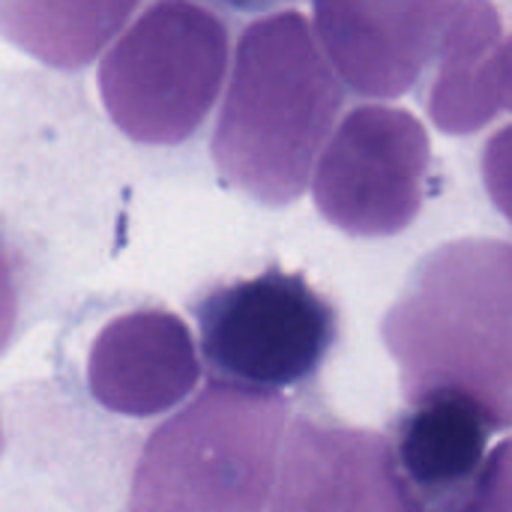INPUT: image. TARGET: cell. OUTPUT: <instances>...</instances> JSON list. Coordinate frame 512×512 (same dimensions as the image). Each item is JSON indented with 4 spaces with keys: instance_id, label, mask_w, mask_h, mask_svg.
I'll use <instances>...</instances> for the list:
<instances>
[{
    "instance_id": "cell-1",
    "label": "cell",
    "mask_w": 512,
    "mask_h": 512,
    "mask_svg": "<svg viewBox=\"0 0 512 512\" xmlns=\"http://www.w3.org/2000/svg\"><path fill=\"white\" fill-rule=\"evenodd\" d=\"M408 405L462 396L512 429V243L453 240L417 261L381 321Z\"/></svg>"
},
{
    "instance_id": "cell-2",
    "label": "cell",
    "mask_w": 512,
    "mask_h": 512,
    "mask_svg": "<svg viewBox=\"0 0 512 512\" xmlns=\"http://www.w3.org/2000/svg\"><path fill=\"white\" fill-rule=\"evenodd\" d=\"M342 102V81L303 12L252 18L237 39L210 141L219 177L267 207L297 201L315 177Z\"/></svg>"
},
{
    "instance_id": "cell-3",
    "label": "cell",
    "mask_w": 512,
    "mask_h": 512,
    "mask_svg": "<svg viewBox=\"0 0 512 512\" xmlns=\"http://www.w3.org/2000/svg\"><path fill=\"white\" fill-rule=\"evenodd\" d=\"M285 435V396L213 381L147 438L126 512H267Z\"/></svg>"
},
{
    "instance_id": "cell-4",
    "label": "cell",
    "mask_w": 512,
    "mask_h": 512,
    "mask_svg": "<svg viewBox=\"0 0 512 512\" xmlns=\"http://www.w3.org/2000/svg\"><path fill=\"white\" fill-rule=\"evenodd\" d=\"M228 57L231 27L219 9L192 0L150 3L99 66L102 105L138 144H183L213 111Z\"/></svg>"
},
{
    "instance_id": "cell-5",
    "label": "cell",
    "mask_w": 512,
    "mask_h": 512,
    "mask_svg": "<svg viewBox=\"0 0 512 512\" xmlns=\"http://www.w3.org/2000/svg\"><path fill=\"white\" fill-rule=\"evenodd\" d=\"M195 321L216 381L255 393L312 381L339 339L336 306L303 273L279 267L210 288Z\"/></svg>"
},
{
    "instance_id": "cell-6",
    "label": "cell",
    "mask_w": 512,
    "mask_h": 512,
    "mask_svg": "<svg viewBox=\"0 0 512 512\" xmlns=\"http://www.w3.org/2000/svg\"><path fill=\"white\" fill-rule=\"evenodd\" d=\"M432 174L426 126L405 108L360 105L336 123L312 177L318 213L351 237L402 234Z\"/></svg>"
},
{
    "instance_id": "cell-7",
    "label": "cell",
    "mask_w": 512,
    "mask_h": 512,
    "mask_svg": "<svg viewBox=\"0 0 512 512\" xmlns=\"http://www.w3.org/2000/svg\"><path fill=\"white\" fill-rule=\"evenodd\" d=\"M267 512H426L393 441L300 417L288 426Z\"/></svg>"
},
{
    "instance_id": "cell-8",
    "label": "cell",
    "mask_w": 512,
    "mask_h": 512,
    "mask_svg": "<svg viewBox=\"0 0 512 512\" xmlns=\"http://www.w3.org/2000/svg\"><path fill=\"white\" fill-rule=\"evenodd\" d=\"M459 0H318L315 36L336 78L357 96H405L438 57Z\"/></svg>"
},
{
    "instance_id": "cell-9",
    "label": "cell",
    "mask_w": 512,
    "mask_h": 512,
    "mask_svg": "<svg viewBox=\"0 0 512 512\" xmlns=\"http://www.w3.org/2000/svg\"><path fill=\"white\" fill-rule=\"evenodd\" d=\"M201 357L189 324L159 306L111 318L87 351L90 396L111 414L159 417L192 396Z\"/></svg>"
},
{
    "instance_id": "cell-10",
    "label": "cell",
    "mask_w": 512,
    "mask_h": 512,
    "mask_svg": "<svg viewBox=\"0 0 512 512\" xmlns=\"http://www.w3.org/2000/svg\"><path fill=\"white\" fill-rule=\"evenodd\" d=\"M501 39L504 18L495 3H456L426 93V111L441 132L474 135L498 117L501 96L495 54Z\"/></svg>"
},
{
    "instance_id": "cell-11",
    "label": "cell",
    "mask_w": 512,
    "mask_h": 512,
    "mask_svg": "<svg viewBox=\"0 0 512 512\" xmlns=\"http://www.w3.org/2000/svg\"><path fill=\"white\" fill-rule=\"evenodd\" d=\"M492 426L462 396H432L399 420L393 450L420 504L456 498L486 465Z\"/></svg>"
},
{
    "instance_id": "cell-12",
    "label": "cell",
    "mask_w": 512,
    "mask_h": 512,
    "mask_svg": "<svg viewBox=\"0 0 512 512\" xmlns=\"http://www.w3.org/2000/svg\"><path fill=\"white\" fill-rule=\"evenodd\" d=\"M132 12H138L135 0L72 6L0 3V30L39 60L75 69L90 63Z\"/></svg>"
},
{
    "instance_id": "cell-13",
    "label": "cell",
    "mask_w": 512,
    "mask_h": 512,
    "mask_svg": "<svg viewBox=\"0 0 512 512\" xmlns=\"http://www.w3.org/2000/svg\"><path fill=\"white\" fill-rule=\"evenodd\" d=\"M426 512H512V438L489 453L480 474L456 498Z\"/></svg>"
},
{
    "instance_id": "cell-14",
    "label": "cell",
    "mask_w": 512,
    "mask_h": 512,
    "mask_svg": "<svg viewBox=\"0 0 512 512\" xmlns=\"http://www.w3.org/2000/svg\"><path fill=\"white\" fill-rule=\"evenodd\" d=\"M483 186L512 225V123L498 129L483 147Z\"/></svg>"
},
{
    "instance_id": "cell-15",
    "label": "cell",
    "mask_w": 512,
    "mask_h": 512,
    "mask_svg": "<svg viewBox=\"0 0 512 512\" xmlns=\"http://www.w3.org/2000/svg\"><path fill=\"white\" fill-rule=\"evenodd\" d=\"M18 312H21V288H18V270L15 255L0 231V354L12 345L18 330Z\"/></svg>"
},
{
    "instance_id": "cell-16",
    "label": "cell",
    "mask_w": 512,
    "mask_h": 512,
    "mask_svg": "<svg viewBox=\"0 0 512 512\" xmlns=\"http://www.w3.org/2000/svg\"><path fill=\"white\" fill-rule=\"evenodd\" d=\"M495 72H498L501 111H512V33H504V39H501V45H498Z\"/></svg>"
},
{
    "instance_id": "cell-17",
    "label": "cell",
    "mask_w": 512,
    "mask_h": 512,
    "mask_svg": "<svg viewBox=\"0 0 512 512\" xmlns=\"http://www.w3.org/2000/svg\"><path fill=\"white\" fill-rule=\"evenodd\" d=\"M0 450H3V432H0Z\"/></svg>"
}]
</instances>
